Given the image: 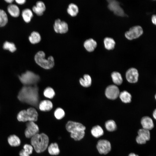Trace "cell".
Instances as JSON below:
<instances>
[{
    "label": "cell",
    "mask_w": 156,
    "mask_h": 156,
    "mask_svg": "<svg viewBox=\"0 0 156 156\" xmlns=\"http://www.w3.org/2000/svg\"><path fill=\"white\" fill-rule=\"evenodd\" d=\"M38 88L36 85L25 86L20 91L18 96L21 102L37 107L39 101Z\"/></svg>",
    "instance_id": "6da1fadb"
},
{
    "label": "cell",
    "mask_w": 156,
    "mask_h": 156,
    "mask_svg": "<svg viewBox=\"0 0 156 156\" xmlns=\"http://www.w3.org/2000/svg\"><path fill=\"white\" fill-rule=\"evenodd\" d=\"M66 127L67 131L70 133L71 138L75 140H79L83 138L86 127L82 124L69 121L66 123Z\"/></svg>",
    "instance_id": "7a4b0ae2"
},
{
    "label": "cell",
    "mask_w": 156,
    "mask_h": 156,
    "mask_svg": "<svg viewBox=\"0 0 156 156\" xmlns=\"http://www.w3.org/2000/svg\"><path fill=\"white\" fill-rule=\"evenodd\" d=\"M49 142L48 136L43 133H38L31 138V145L38 153H42L47 149Z\"/></svg>",
    "instance_id": "3957f363"
},
{
    "label": "cell",
    "mask_w": 156,
    "mask_h": 156,
    "mask_svg": "<svg viewBox=\"0 0 156 156\" xmlns=\"http://www.w3.org/2000/svg\"><path fill=\"white\" fill-rule=\"evenodd\" d=\"M45 54L42 51H38L35 55L34 60L36 63L42 68L46 69L52 68L54 65V60L52 56L45 58Z\"/></svg>",
    "instance_id": "277c9868"
},
{
    "label": "cell",
    "mask_w": 156,
    "mask_h": 156,
    "mask_svg": "<svg viewBox=\"0 0 156 156\" xmlns=\"http://www.w3.org/2000/svg\"><path fill=\"white\" fill-rule=\"evenodd\" d=\"M38 113L33 108H30L27 110L20 111L17 116L18 120L20 122H34L36 121L38 118Z\"/></svg>",
    "instance_id": "5b68a950"
},
{
    "label": "cell",
    "mask_w": 156,
    "mask_h": 156,
    "mask_svg": "<svg viewBox=\"0 0 156 156\" xmlns=\"http://www.w3.org/2000/svg\"><path fill=\"white\" fill-rule=\"evenodd\" d=\"M18 77L21 82L25 86L35 85L40 79L38 75L29 71L22 74Z\"/></svg>",
    "instance_id": "8992f818"
},
{
    "label": "cell",
    "mask_w": 156,
    "mask_h": 156,
    "mask_svg": "<svg viewBox=\"0 0 156 156\" xmlns=\"http://www.w3.org/2000/svg\"><path fill=\"white\" fill-rule=\"evenodd\" d=\"M143 33L142 27L139 25H136L130 28L129 31L126 32L125 35L127 39L132 40L138 38Z\"/></svg>",
    "instance_id": "52a82bcc"
},
{
    "label": "cell",
    "mask_w": 156,
    "mask_h": 156,
    "mask_svg": "<svg viewBox=\"0 0 156 156\" xmlns=\"http://www.w3.org/2000/svg\"><path fill=\"white\" fill-rule=\"evenodd\" d=\"M108 8L113 12L114 14L118 16H124L125 14L123 9L120 6L119 2L116 0H108Z\"/></svg>",
    "instance_id": "ba28073f"
},
{
    "label": "cell",
    "mask_w": 156,
    "mask_h": 156,
    "mask_svg": "<svg viewBox=\"0 0 156 156\" xmlns=\"http://www.w3.org/2000/svg\"><path fill=\"white\" fill-rule=\"evenodd\" d=\"M26 126L25 134L27 138H31L38 133L39 131V127L34 122H28L26 124Z\"/></svg>",
    "instance_id": "9c48e42d"
},
{
    "label": "cell",
    "mask_w": 156,
    "mask_h": 156,
    "mask_svg": "<svg viewBox=\"0 0 156 156\" xmlns=\"http://www.w3.org/2000/svg\"><path fill=\"white\" fill-rule=\"evenodd\" d=\"M96 148L100 154L105 155L111 151V144L110 142L107 140H100L97 142Z\"/></svg>",
    "instance_id": "30bf717a"
},
{
    "label": "cell",
    "mask_w": 156,
    "mask_h": 156,
    "mask_svg": "<svg viewBox=\"0 0 156 156\" xmlns=\"http://www.w3.org/2000/svg\"><path fill=\"white\" fill-rule=\"evenodd\" d=\"M105 94L106 96L108 99L115 100L119 95V90L117 86L114 85H110L106 88Z\"/></svg>",
    "instance_id": "8fae6325"
},
{
    "label": "cell",
    "mask_w": 156,
    "mask_h": 156,
    "mask_svg": "<svg viewBox=\"0 0 156 156\" xmlns=\"http://www.w3.org/2000/svg\"><path fill=\"white\" fill-rule=\"evenodd\" d=\"M53 28L57 33L64 34L67 32L68 29L67 23L64 21H62L59 18L55 20L53 25Z\"/></svg>",
    "instance_id": "7c38bea8"
},
{
    "label": "cell",
    "mask_w": 156,
    "mask_h": 156,
    "mask_svg": "<svg viewBox=\"0 0 156 156\" xmlns=\"http://www.w3.org/2000/svg\"><path fill=\"white\" fill-rule=\"evenodd\" d=\"M138 71L135 68H132L129 69L126 73V79L130 83L136 82L138 81Z\"/></svg>",
    "instance_id": "4fadbf2b"
},
{
    "label": "cell",
    "mask_w": 156,
    "mask_h": 156,
    "mask_svg": "<svg viewBox=\"0 0 156 156\" xmlns=\"http://www.w3.org/2000/svg\"><path fill=\"white\" fill-rule=\"evenodd\" d=\"M141 123L143 129L149 131L153 129L154 127L152 119L148 116H144L142 118Z\"/></svg>",
    "instance_id": "5bb4252c"
},
{
    "label": "cell",
    "mask_w": 156,
    "mask_h": 156,
    "mask_svg": "<svg viewBox=\"0 0 156 156\" xmlns=\"http://www.w3.org/2000/svg\"><path fill=\"white\" fill-rule=\"evenodd\" d=\"M46 9V6L44 3L41 1L37 2L36 5L32 8L33 11L38 16L43 14Z\"/></svg>",
    "instance_id": "9a60e30c"
},
{
    "label": "cell",
    "mask_w": 156,
    "mask_h": 156,
    "mask_svg": "<svg viewBox=\"0 0 156 156\" xmlns=\"http://www.w3.org/2000/svg\"><path fill=\"white\" fill-rule=\"evenodd\" d=\"M97 43L95 40L90 38L87 39L84 42L83 46L86 49L88 52L93 51L96 48Z\"/></svg>",
    "instance_id": "2e32d148"
},
{
    "label": "cell",
    "mask_w": 156,
    "mask_h": 156,
    "mask_svg": "<svg viewBox=\"0 0 156 156\" xmlns=\"http://www.w3.org/2000/svg\"><path fill=\"white\" fill-rule=\"evenodd\" d=\"M53 104L51 101L48 100H44L41 101L39 104L40 109L42 111H48L53 107Z\"/></svg>",
    "instance_id": "e0dca14e"
},
{
    "label": "cell",
    "mask_w": 156,
    "mask_h": 156,
    "mask_svg": "<svg viewBox=\"0 0 156 156\" xmlns=\"http://www.w3.org/2000/svg\"><path fill=\"white\" fill-rule=\"evenodd\" d=\"M7 10L8 12L12 16L14 17L19 16L20 13V10L16 5L10 4L8 6Z\"/></svg>",
    "instance_id": "ac0fdd59"
},
{
    "label": "cell",
    "mask_w": 156,
    "mask_h": 156,
    "mask_svg": "<svg viewBox=\"0 0 156 156\" xmlns=\"http://www.w3.org/2000/svg\"><path fill=\"white\" fill-rule=\"evenodd\" d=\"M105 48L107 50H112L114 49L115 45V42L113 39L111 38L107 37L103 40Z\"/></svg>",
    "instance_id": "d6986e66"
},
{
    "label": "cell",
    "mask_w": 156,
    "mask_h": 156,
    "mask_svg": "<svg viewBox=\"0 0 156 156\" xmlns=\"http://www.w3.org/2000/svg\"><path fill=\"white\" fill-rule=\"evenodd\" d=\"M23 148V149L19 152L20 156H29L32 153L33 148L31 145L26 144L24 145Z\"/></svg>",
    "instance_id": "ffe728a7"
},
{
    "label": "cell",
    "mask_w": 156,
    "mask_h": 156,
    "mask_svg": "<svg viewBox=\"0 0 156 156\" xmlns=\"http://www.w3.org/2000/svg\"><path fill=\"white\" fill-rule=\"evenodd\" d=\"M8 140L9 144L12 146H18L21 144L20 138L15 135H10L8 138Z\"/></svg>",
    "instance_id": "44dd1931"
},
{
    "label": "cell",
    "mask_w": 156,
    "mask_h": 156,
    "mask_svg": "<svg viewBox=\"0 0 156 156\" xmlns=\"http://www.w3.org/2000/svg\"><path fill=\"white\" fill-rule=\"evenodd\" d=\"M91 133L94 137L98 138L103 135L104 131L100 126L97 125L92 128L91 130Z\"/></svg>",
    "instance_id": "7402d4cb"
},
{
    "label": "cell",
    "mask_w": 156,
    "mask_h": 156,
    "mask_svg": "<svg viewBox=\"0 0 156 156\" xmlns=\"http://www.w3.org/2000/svg\"><path fill=\"white\" fill-rule=\"evenodd\" d=\"M79 81L80 84L83 87H88L91 84V77L88 74L84 75L83 76V78H80Z\"/></svg>",
    "instance_id": "603a6c76"
},
{
    "label": "cell",
    "mask_w": 156,
    "mask_h": 156,
    "mask_svg": "<svg viewBox=\"0 0 156 156\" xmlns=\"http://www.w3.org/2000/svg\"><path fill=\"white\" fill-rule=\"evenodd\" d=\"M22 15L24 21L26 23L29 22L33 16L32 11L29 9L24 10L22 12Z\"/></svg>",
    "instance_id": "cb8c5ba5"
},
{
    "label": "cell",
    "mask_w": 156,
    "mask_h": 156,
    "mask_svg": "<svg viewBox=\"0 0 156 156\" xmlns=\"http://www.w3.org/2000/svg\"><path fill=\"white\" fill-rule=\"evenodd\" d=\"M67 12L71 16H75L79 12L78 7L76 4L73 3H71L68 6Z\"/></svg>",
    "instance_id": "d4e9b609"
},
{
    "label": "cell",
    "mask_w": 156,
    "mask_h": 156,
    "mask_svg": "<svg viewBox=\"0 0 156 156\" xmlns=\"http://www.w3.org/2000/svg\"><path fill=\"white\" fill-rule=\"evenodd\" d=\"M29 41L32 44H35L39 42L41 40L39 33L36 31L32 32L29 37Z\"/></svg>",
    "instance_id": "484cf974"
},
{
    "label": "cell",
    "mask_w": 156,
    "mask_h": 156,
    "mask_svg": "<svg viewBox=\"0 0 156 156\" xmlns=\"http://www.w3.org/2000/svg\"><path fill=\"white\" fill-rule=\"evenodd\" d=\"M113 81L117 85H121L123 81L122 78L120 74L117 72H113L111 74Z\"/></svg>",
    "instance_id": "4316f807"
},
{
    "label": "cell",
    "mask_w": 156,
    "mask_h": 156,
    "mask_svg": "<svg viewBox=\"0 0 156 156\" xmlns=\"http://www.w3.org/2000/svg\"><path fill=\"white\" fill-rule=\"evenodd\" d=\"M119 96L121 101L124 103H129L131 101V96L125 90L120 93Z\"/></svg>",
    "instance_id": "83f0119b"
},
{
    "label": "cell",
    "mask_w": 156,
    "mask_h": 156,
    "mask_svg": "<svg viewBox=\"0 0 156 156\" xmlns=\"http://www.w3.org/2000/svg\"><path fill=\"white\" fill-rule=\"evenodd\" d=\"M49 153L51 155H57L60 153V150L56 143H51L48 147Z\"/></svg>",
    "instance_id": "f1b7e54d"
},
{
    "label": "cell",
    "mask_w": 156,
    "mask_h": 156,
    "mask_svg": "<svg viewBox=\"0 0 156 156\" xmlns=\"http://www.w3.org/2000/svg\"><path fill=\"white\" fill-rule=\"evenodd\" d=\"M138 135L146 141L150 139V133L149 130L144 129H139L138 132Z\"/></svg>",
    "instance_id": "f546056e"
},
{
    "label": "cell",
    "mask_w": 156,
    "mask_h": 156,
    "mask_svg": "<svg viewBox=\"0 0 156 156\" xmlns=\"http://www.w3.org/2000/svg\"><path fill=\"white\" fill-rule=\"evenodd\" d=\"M106 129L108 131L112 132L115 131L117 128L116 125L113 120H109L106 121L105 124Z\"/></svg>",
    "instance_id": "4dcf8cb0"
},
{
    "label": "cell",
    "mask_w": 156,
    "mask_h": 156,
    "mask_svg": "<svg viewBox=\"0 0 156 156\" xmlns=\"http://www.w3.org/2000/svg\"><path fill=\"white\" fill-rule=\"evenodd\" d=\"M8 21L7 15L3 10L0 9V27L5 26Z\"/></svg>",
    "instance_id": "1f68e13d"
},
{
    "label": "cell",
    "mask_w": 156,
    "mask_h": 156,
    "mask_svg": "<svg viewBox=\"0 0 156 156\" xmlns=\"http://www.w3.org/2000/svg\"><path fill=\"white\" fill-rule=\"evenodd\" d=\"M3 48L5 50H8L12 53L15 52L16 49L15 45L14 43L8 41H5L4 43Z\"/></svg>",
    "instance_id": "d6a6232c"
},
{
    "label": "cell",
    "mask_w": 156,
    "mask_h": 156,
    "mask_svg": "<svg viewBox=\"0 0 156 156\" xmlns=\"http://www.w3.org/2000/svg\"><path fill=\"white\" fill-rule=\"evenodd\" d=\"M43 94L46 97L49 99H52L55 96V92L52 88L48 87L44 90Z\"/></svg>",
    "instance_id": "836d02e7"
},
{
    "label": "cell",
    "mask_w": 156,
    "mask_h": 156,
    "mask_svg": "<svg viewBox=\"0 0 156 156\" xmlns=\"http://www.w3.org/2000/svg\"><path fill=\"white\" fill-rule=\"evenodd\" d=\"M54 114L56 119L60 120L64 117L65 115V112L62 109L58 108L55 110Z\"/></svg>",
    "instance_id": "e575fe53"
},
{
    "label": "cell",
    "mask_w": 156,
    "mask_h": 156,
    "mask_svg": "<svg viewBox=\"0 0 156 156\" xmlns=\"http://www.w3.org/2000/svg\"><path fill=\"white\" fill-rule=\"evenodd\" d=\"M136 140L138 144H145L146 142V140L142 139L138 135L136 138Z\"/></svg>",
    "instance_id": "d590c367"
},
{
    "label": "cell",
    "mask_w": 156,
    "mask_h": 156,
    "mask_svg": "<svg viewBox=\"0 0 156 156\" xmlns=\"http://www.w3.org/2000/svg\"><path fill=\"white\" fill-rule=\"evenodd\" d=\"M151 21L152 23L156 25V16L155 15H153L151 17Z\"/></svg>",
    "instance_id": "8d00e7d4"
},
{
    "label": "cell",
    "mask_w": 156,
    "mask_h": 156,
    "mask_svg": "<svg viewBox=\"0 0 156 156\" xmlns=\"http://www.w3.org/2000/svg\"><path fill=\"white\" fill-rule=\"evenodd\" d=\"M16 2L19 4L22 5L24 4L25 2V0H16Z\"/></svg>",
    "instance_id": "74e56055"
},
{
    "label": "cell",
    "mask_w": 156,
    "mask_h": 156,
    "mask_svg": "<svg viewBox=\"0 0 156 156\" xmlns=\"http://www.w3.org/2000/svg\"><path fill=\"white\" fill-rule=\"evenodd\" d=\"M153 116L154 118L156 119V110L155 109L153 113Z\"/></svg>",
    "instance_id": "f35d334b"
},
{
    "label": "cell",
    "mask_w": 156,
    "mask_h": 156,
    "mask_svg": "<svg viewBox=\"0 0 156 156\" xmlns=\"http://www.w3.org/2000/svg\"><path fill=\"white\" fill-rule=\"evenodd\" d=\"M128 156H139L133 153H130Z\"/></svg>",
    "instance_id": "ab89813d"
},
{
    "label": "cell",
    "mask_w": 156,
    "mask_h": 156,
    "mask_svg": "<svg viewBox=\"0 0 156 156\" xmlns=\"http://www.w3.org/2000/svg\"><path fill=\"white\" fill-rule=\"evenodd\" d=\"M5 1L7 3H12L14 1L13 0H5Z\"/></svg>",
    "instance_id": "60d3db41"
}]
</instances>
